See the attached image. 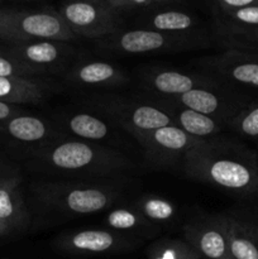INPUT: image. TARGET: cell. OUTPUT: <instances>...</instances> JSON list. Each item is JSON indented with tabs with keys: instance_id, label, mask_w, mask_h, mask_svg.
I'll return each mask as SVG.
<instances>
[{
	"instance_id": "6da1fadb",
	"label": "cell",
	"mask_w": 258,
	"mask_h": 259,
	"mask_svg": "<svg viewBox=\"0 0 258 259\" xmlns=\"http://www.w3.org/2000/svg\"><path fill=\"white\" fill-rule=\"evenodd\" d=\"M28 157L43 174L78 179V181H96L134 168L132 159L116 149L65 137Z\"/></svg>"
},
{
	"instance_id": "3957f363",
	"label": "cell",
	"mask_w": 258,
	"mask_h": 259,
	"mask_svg": "<svg viewBox=\"0 0 258 259\" xmlns=\"http://www.w3.org/2000/svg\"><path fill=\"white\" fill-rule=\"evenodd\" d=\"M119 187L96 181H42L33 186L34 205L45 217H81L111 209Z\"/></svg>"
},
{
	"instance_id": "5b68a950",
	"label": "cell",
	"mask_w": 258,
	"mask_h": 259,
	"mask_svg": "<svg viewBox=\"0 0 258 259\" xmlns=\"http://www.w3.org/2000/svg\"><path fill=\"white\" fill-rule=\"evenodd\" d=\"M202 38L192 34H172L147 28L119 30L99 39V48L124 55L172 53L190 51L201 46Z\"/></svg>"
},
{
	"instance_id": "d590c367",
	"label": "cell",
	"mask_w": 258,
	"mask_h": 259,
	"mask_svg": "<svg viewBox=\"0 0 258 259\" xmlns=\"http://www.w3.org/2000/svg\"><path fill=\"white\" fill-rule=\"evenodd\" d=\"M220 259H234V258H232V257H230V255H229V257H224V258H220Z\"/></svg>"
},
{
	"instance_id": "d6a6232c",
	"label": "cell",
	"mask_w": 258,
	"mask_h": 259,
	"mask_svg": "<svg viewBox=\"0 0 258 259\" xmlns=\"http://www.w3.org/2000/svg\"><path fill=\"white\" fill-rule=\"evenodd\" d=\"M186 2H191V0H151V5L148 9H157V8H164V7H176V5L184 4Z\"/></svg>"
},
{
	"instance_id": "e0dca14e",
	"label": "cell",
	"mask_w": 258,
	"mask_h": 259,
	"mask_svg": "<svg viewBox=\"0 0 258 259\" xmlns=\"http://www.w3.org/2000/svg\"><path fill=\"white\" fill-rule=\"evenodd\" d=\"M136 24L138 28H147L172 34L200 35L199 28L201 25V20L189 10L164 7L144 10L143 15L136 20Z\"/></svg>"
},
{
	"instance_id": "603a6c76",
	"label": "cell",
	"mask_w": 258,
	"mask_h": 259,
	"mask_svg": "<svg viewBox=\"0 0 258 259\" xmlns=\"http://www.w3.org/2000/svg\"><path fill=\"white\" fill-rule=\"evenodd\" d=\"M229 255L234 259H258V237L254 228L227 217Z\"/></svg>"
},
{
	"instance_id": "83f0119b",
	"label": "cell",
	"mask_w": 258,
	"mask_h": 259,
	"mask_svg": "<svg viewBox=\"0 0 258 259\" xmlns=\"http://www.w3.org/2000/svg\"><path fill=\"white\" fill-rule=\"evenodd\" d=\"M230 126L242 136L258 138V104L238 111L229 121Z\"/></svg>"
},
{
	"instance_id": "7c38bea8",
	"label": "cell",
	"mask_w": 258,
	"mask_h": 259,
	"mask_svg": "<svg viewBox=\"0 0 258 259\" xmlns=\"http://www.w3.org/2000/svg\"><path fill=\"white\" fill-rule=\"evenodd\" d=\"M141 82L146 91L156 95V98H174L200 88H219L218 81L211 76L174 68H147L142 71Z\"/></svg>"
},
{
	"instance_id": "d6986e66",
	"label": "cell",
	"mask_w": 258,
	"mask_h": 259,
	"mask_svg": "<svg viewBox=\"0 0 258 259\" xmlns=\"http://www.w3.org/2000/svg\"><path fill=\"white\" fill-rule=\"evenodd\" d=\"M57 85L42 77H0V101L8 104H39Z\"/></svg>"
},
{
	"instance_id": "52a82bcc",
	"label": "cell",
	"mask_w": 258,
	"mask_h": 259,
	"mask_svg": "<svg viewBox=\"0 0 258 259\" xmlns=\"http://www.w3.org/2000/svg\"><path fill=\"white\" fill-rule=\"evenodd\" d=\"M57 12L78 38L101 39L121 27L120 13L105 0H66Z\"/></svg>"
},
{
	"instance_id": "9a60e30c",
	"label": "cell",
	"mask_w": 258,
	"mask_h": 259,
	"mask_svg": "<svg viewBox=\"0 0 258 259\" xmlns=\"http://www.w3.org/2000/svg\"><path fill=\"white\" fill-rule=\"evenodd\" d=\"M199 63L233 82L258 89V56L229 48L227 52L205 58Z\"/></svg>"
},
{
	"instance_id": "4316f807",
	"label": "cell",
	"mask_w": 258,
	"mask_h": 259,
	"mask_svg": "<svg viewBox=\"0 0 258 259\" xmlns=\"http://www.w3.org/2000/svg\"><path fill=\"white\" fill-rule=\"evenodd\" d=\"M218 24L232 27L255 28L258 27V5L239 8L229 12H218Z\"/></svg>"
},
{
	"instance_id": "cb8c5ba5",
	"label": "cell",
	"mask_w": 258,
	"mask_h": 259,
	"mask_svg": "<svg viewBox=\"0 0 258 259\" xmlns=\"http://www.w3.org/2000/svg\"><path fill=\"white\" fill-rule=\"evenodd\" d=\"M133 206L148 222L159 227L161 224L172 223L177 215V209L174 202L154 195H144L134 202Z\"/></svg>"
},
{
	"instance_id": "f1b7e54d",
	"label": "cell",
	"mask_w": 258,
	"mask_h": 259,
	"mask_svg": "<svg viewBox=\"0 0 258 259\" xmlns=\"http://www.w3.org/2000/svg\"><path fill=\"white\" fill-rule=\"evenodd\" d=\"M43 73L0 51V77H42Z\"/></svg>"
},
{
	"instance_id": "ba28073f",
	"label": "cell",
	"mask_w": 258,
	"mask_h": 259,
	"mask_svg": "<svg viewBox=\"0 0 258 259\" xmlns=\"http://www.w3.org/2000/svg\"><path fill=\"white\" fill-rule=\"evenodd\" d=\"M134 139L143 148L147 163L156 168L171 167L179 161H184L191 149L204 146L210 141L190 136L175 124L137 134Z\"/></svg>"
},
{
	"instance_id": "8fae6325",
	"label": "cell",
	"mask_w": 258,
	"mask_h": 259,
	"mask_svg": "<svg viewBox=\"0 0 258 259\" xmlns=\"http://www.w3.org/2000/svg\"><path fill=\"white\" fill-rule=\"evenodd\" d=\"M0 136L27 148L28 156L63 138V134L51 121L28 113L0 121Z\"/></svg>"
},
{
	"instance_id": "484cf974",
	"label": "cell",
	"mask_w": 258,
	"mask_h": 259,
	"mask_svg": "<svg viewBox=\"0 0 258 259\" xmlns=\"http://www.w3.org/2000/svg\"><path fill=\"white\" fill-rule=\"evenodd\" d=\"M223 40L234 50H255L258 48V27L242 28L218 24Z\"/></svg>"
},
{
	"instance_id": "44dd1931",
	"label": "cell",
	"mask_w": 258,
	"mask_h": 259,
	"mask_svg": "<svg viewBox=\"0 0 258 259\" xmlns=\"http://www.w3.org/2000/svg\"><path fill=\"white\" fill-rule=\"evenodd\" d=\"M104 224L108 229L124 235L131 234L132 238H151L158 234L161 229L159 225L148 222L134 206H118L110 209L105 215Z\"/></svg>"
},
{
	"instance_id": "f546056e",
	"label": "cell",
	"mask_w": 258,
	"mask_h": 259,
	"mask_svg": "<svg viewBox=\"0 0 258 259\" xmlns=\"http://www.w3.org/2000/svg\"><path fill=\"white\" fill-rule=\"evenodd\" d=\"M109 7L119 13L131 12L137 9H148L151 0H105Z\"/></svg>"
},
{
	"instance_id": "ac0fdd59",
	"label": "cell",
	"mask_w": 258,
	"mask_h": 259,
	"mask_svg": "<svg viewBox=\"0 0 258 259\" xmlns=\"http://www.w3.org/2000/svg\"><path fill=\"white\" fill-rule=\"evenodd\" d=\"M66 81L76 86L85 88H111L129 82V77L123 68L104 61L77 62L66 75Z\"/></svg>"
},
{
	"instance_id": "8992f818",
	"label": "cell",
	"mask_w": 258,
	"mask_h": 259,
	"mask_svg": "<svg viewBox=\"0 0 258 259\" xmlns=\"http://www.w3.org/2000/svg\"><path fill=\"white\" fill-rule=\"evenodd\" d=\"M85 104L133 137L174 124L166 110L151 104L136 103L116 96H95L88 99Z\"/></svg>"
},
{
	"instance_id": "9c48e42d",
	"label": "cell",
	"mask_w": 258,
	"mask_h": 259,
	"mask_svg": "<svg viewBox=\"0 0 258 259\" xmlns=\"http://www.w3.org/2000/svg\"><path fill=\"white\" fill-rule=\"evenodd\" d=\"M134 242V238L110 229H82L61 233L53 247L71 255H98L126 252L133 249Z\"/></svg>"
},
{
	"instance_id": "d4e9b609",
	"label": "cell",
	"mask_w": 258,
	"mask_h": 259,
	"mask_svg": "<svg viewBox=\"0 0 258 259\" xmlns=\"http://www.w3.org/2000/svg\"><path fill=\"white\" fill-rule=\"evenodd\" d=\"M201 255L185 240L164 239L153 243L147 250V259H200Z\"/></svg>"
},
{
	"instance_id": "4fadbf2b",
	"label": "cell",
	"mask_w": 258,
	"mask_h": 259,
	"mask_svg": "<svg viewBox=\"0 0 258 259\" xmlns=\"http://www.w3.org/2000/svg\"><path fill=\"white\" fill-rule=\"evenodd\" d=\"M185 242L205 259L229 257L227 215H210L187 223L184 227Z\"/></svg>"
},
{
	"instance_id": "7402d4cb",
	"label": "cell",
	"mask_w": 258,
	"mask_h": 259,
	"mask_svg": "<svg viewBox=\"0 0 258 259\" xmlns=\"http://www.w3.org/2000/svg\"><path fill=\"white\" fill-rule=\"evenodd\" d=\"M61 125L66 132L75 136L81 141L99 143L111 138L113 129L103 118L91 113L65 114L60 120Z\"/></svg>"
},
{
	"instance_id": "ffe728a7",
	"label": "cell",
	"mask_w": 258,
	"mask_h": 259,
	"mask_svg": "<svg viewBox=\"0 0 258 259\" xmlns=\"http://www.w3.org/2000/svg\"><path fill=\"white\" fill-rule=\"evenodd\" d=\"M156 103L161 105L163 110L171 115L175 125L181 128L190 136H194L196 138L207 139V137L215 136L217 133L222 132V124L220 120L212 118V116L205 115V114L197 113V111L190 110V109L182 108V106L168 104L161 99L156 98Z\"/></svg>"
},
{
	"instance_id": "8d00e7d4",
	"label": "cell",
	"mask_w": 258,
	"mask_h": 259,
	"mask_svg": "<svg viewBox=\"0 0 258 259\" xmlns=\"http://www.w3.org/2000/svg\"><path fill=\"white\" fill-rule=\"evenodd\" d=\"M3 4V0H0V5H2Z\"/></svg>"
},
{
	"instance_id": "7a4b0ae2",
	"label": "cell",
	"mask_w": 258,
	"mask_h": 259,
	"mask_svg": "<svg viewBox=\"0 0 258 259\" xmlns=\"http://www.w3.org/2000/svg\"><path fill=\"white\" fill-rule=\"evenodd\" d=\"M182 164L187 177L218 189L240 195L258 190V171L253 161L237 156L214 141L191 149Z\"/></svg>"
},
{
	"instance_id": "2e32d148",
	"label": "cell",
	"mask_w": 258,
	"mask_h": 259,
	"mask_svg": "<svg viewBox=\"0 0 258 259\" xmlns=\"http://www.w3.org/2000/svg\"><path fill=\"white\" fill-rule=\"evenodd\" d=\"M219 89V88H218ZM168 104L182 106L205 115L212 116L218 120H230L242 109H238V104L232 99L219 93L217 89L200 88L174 96V98H157Z\"/></svg>"
},
{
	"instance_id": "1f68e13d",
	"label": "cell",
	"mask_w": 258,
	"mask_h": 259,
	"mask_svg": "<svg viewBox=\"0 0 258 259\" xmlns=\"http://www.w3.org/2000/svg\"><path fill=\"white\" fill-rule=\"evenodd\" d=\"M27 113L24 108L20 105H15V104H8L2 103L0 101V121H5L8 119L13 118V116L20 115V114Z\"/></svg>"
},
{
	"instance_id": "277c9868",
	"label": "cell",
	"mask_w": 258,
	"mask_h": 259,
	"mask_svg": "<svg viewBox=\"0 0 258 259\" xmlns=\"http://www.w3.org/2000/svg\"><path fill=\"white\" fill-rule=\"evenodd\" d=\"M76 39H78L77 35L67 27L60 13L52 8L40 10L0 9V40L8 46L39 40L70 43Z\"/></svg>"
},
{
	"instance_id": "4dcf8cb0",
	"label": "cell",
	"mask_w": 258,
	"mask_h": 259,
	"mask_svg": "<svg viewBox=\"0 0 258 259\" xmlns=\"http://www.w3.org/2000/svg\"><path fill=\"white\" fill-rule=\"evenodd\" d=\"M218 12H229L239 8L258 5V0H214Z\"/></svg>"
},
{
	"instance_id": "30bf717a",
	"label": "cell",
	"mask_w": 258,
	"mask_h": 259,
	"mask_svg": "<svg viewBox=\"0 0 258 259\" xmlns=\"http://www.w3.org/2000/svg\"><path fill=\"white\" fill-rule=\"evenodd\" d=\"M22 175L18 167L7 162L0 175V222L10 235L25 232L30 214L22 190Z\"/></svg>"
},
{
	"instance_id": "5bb4252c",
	"label": "cell",
	"mask_w": 258,
	"mask_h": 259,
	"mask_svg": "<svg viewBox=\"0 0 258 259\" xmlns=\"http://www.w3.org/2000/svg\"><path fill=\"white\" fill-rule=\"evenodd\" d=\"M3 51L10 57L40 71L43 75L58 71V68L68 62L71 55L75 53V48L70 46V43L58 40L12 45Z\"/></svg>"
},
{
	"instance_id": "836d02e7",
	"label": "cell",
	"mask_w": 258,
	"mask_h": 259,
	"mask_svg": "<svg viewBox=\"0 0 258 259\" xmlns=\"http://www.w3.org/2000/svg\"><path fill=\"white\" fill-rule=\"evenodd\" d=\"M8 235H10L9 230H8L7 227L0 222V237H8Z\"/></svg>"
},
{
	"instance_id": "e575fe53",
	"label": "cell",
	"mask_w": 258,
	"mask_h": 259,
	"mask_svg": "<svg viewBox=\"0 0 258 259\" xmlns=\"http://www.w3.org/2000/svg\"><path fill=\"white\" fill-rule=\"evenodd\" d=\"M7 162L8 161H4V159L0 158V175H2V172H3V169H4V167H5V164H7Z\"/></svg>"
}]
</instances>
